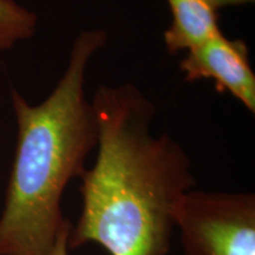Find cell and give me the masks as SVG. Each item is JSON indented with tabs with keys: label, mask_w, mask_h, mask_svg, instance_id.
Masks as SVG:
<instances>
[{
	"label": "cell",
	"mask_w": 255,
	"mask_h": 255,
	"mask_svg": "<svg viewBox=\"0 0 255 255\" xmlns=\"http://www.w3.org/2000/svg\"><path fill=\"white\" fill-rule=\"evenodd\" d=\"M92 105L97 157L82 174V209L69 250L101 246L109 255H168L176 207L196 180L186 150L155 136L156 107L136 85H101Z\"/></svg>",
	"instance_id": "1"
},
{
	"label": "cell",
	"mask_w": 255,
	"mask_h": 255,
	"mask_svg": "<svg viewBox=\"0 0 255 255\" xmlns=\"http://www.w3.org/2000/svg\"><path fill=\"white\" fill-rule=\"evenodd\" d=\"M107 40L103 30L82 31L62 78L40 104H28L12 91L18 139L0 215V255H49L55 246L68 220L62 210L64 191L82 176L97 146V120L85 95V77Z\"/></svg>",
	"instance_id": "2"
},
{
	"label": "cell",
	"mask_w": 255,
	"mask_h": 255,
	"mask_svg": "<svg viewBox=\"0 0 255 255\" xmlns=\"http://www.w3.org/2000/svg\"><path fill=\"white\" fill-rule=\"evenodd\" d=\"M175 226L183 255H255V195L194 188L181 197Z\"/></svg>",
	"instance_id": "3"
},
{
	"label": "cell",
	"mask_w": 255,
	"mask_h": 255,
	"mask_svg": "<svg viewBox=\"0 0 255 255\" xmlns=\"http://www.w3.org/2000/svg\"><path fill=\"white\" fill-rule=\"evenodd\" d=\"M180 68L186 82L213 81L219 92H228L255 113V75L244 39H229L220 32L188 50Z\"/></svg>",
	"instance_id": "4"
},
{
	"label": "cell",
	"mask_w": 255,
	"mask_h": 255,
	"mask_svg": "<svg viewBox=\"0 0 255 255\" xmlns=\"http://www.w3.org/2000/svg\"><path fill=\"white\" fill-rule=\"evenodd\" d=\"M173 21L164 31L165 49L170 55L191 47L220 33L218 11L210 0H167Z\"/></svg>",
	"instance_id": "5"
},
{
	"label": "cell",
	"mask_w": 255,
	"mask_h": 255,
	"mask_svg": "<svg viewBox=\"0 0 255 255\" xmlns=\"http://www.w3.org/2000/svg\"><path fill=\"white\" fill-rule=\"evenodd\" d=\"M37 28V15L14 0H0V51L28 39Z\"/></svg>",
	"instance_id": "6"
},
{
	"label": "cell",
	"mask_w": 255,
	"mask_h": 255,
	"mask_svg": "<svg viewBox=\"0 0 255 255\" xmlns=\"http://www.w3.org/2000/svg\"><path fill=\"white\" fill-rule=\"evenodd\" d=\"M72 223L70 220H66V222L64 223V226L60 229L58 237L55 242V246H53L52 251L49 255H69V235L70 231H71Z\"/></svg>",
	"instance_id": "7"
},
{
	"label": "cell",
	"mask_w": 255,
	"mask_h": 255,
	"mask_svg": "<svg viewBox=\"0 0 255 255\" xmlns=\"http://www.w3.org/2000/svg\"><path fill=\"white\" fill-rule=\"evenodd\" d=\"M210 2H212L213 7L218 11L220 8L250 4V2H254V0H210Z\"/></svg>",
	"instance_id": "8"
}]
</instances>
